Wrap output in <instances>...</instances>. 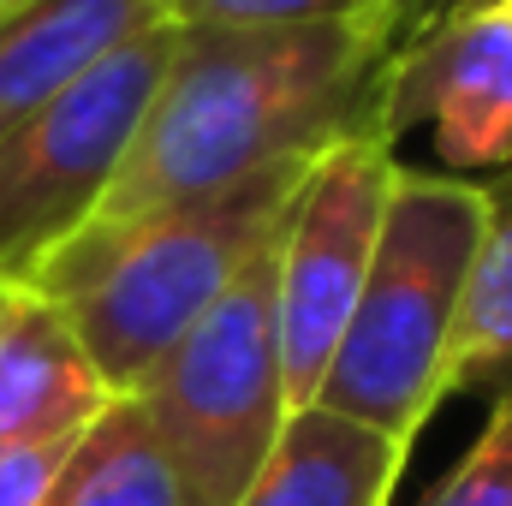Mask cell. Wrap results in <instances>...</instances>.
I'll return each mask as SVG.
<instances>
[{"label":"cell","mask_w":512,"mask_h":506,"mask_svg":"<svg viewBox=\"0 0 512 506\" xmlns=\"http://www.w3.org/2000/svg\"><path fill=\"white\" fill-rule=\"evenodd\" d=\"M179 30L149 24L0 137V286H36L102 209Z\"/></svg>","instance_id":"5b68a950"},{"label":"cell","mask_w":512,"mask_h":506,"mask_svg":"<svg viewBox=\"0 0 512 506\" xmlns=\"http://www.w3.org/2000/svg\"><path fill=\"white\" fill-rule=\"evenodd\" d=\"M423 0H161V24L173 30H304L346 24L376 30L393 48L411 36Z\"/></svg>","instance_id":"4fadbf2b"},{"label":"cell","mask_w":512,"mask_h":506,"mask_svg":"<svg viewBox=\"0 0 512 506\" xmlns=\"http://www.w3.org/2000/svg\"><path fill=\"white\" fill-rule=\"evenodd\" d=\"M78 435L60 441H30V447H0V506H42L54 471L66 465Z\"/></svg>","instance_id":"9a60e30c"},{"label":"cell","mask_w":512,"mask_h":506,"mask_svg":"<svg viewBox=\"0 0 512 506\" xmlns=\"http://www.w3.org/2000/svg\"><path fill=\"white\" fill-rule=\"evenodd\" d=\"M387 54V36L346 24L179 30L143 126L84 233L149 221L376 126Z\"/></svg>","instance_id":"6da1fadb"},{"label":"cell","mask_w":512,"mask_h":506,"mask_svg":"<svg viewBox=\"0 0 512 506\" xmlns=\"http://www.w3.org/2000/svg\"><path fill=\"white\" fill-rule=\"evenodd\" d=\"M423 506H512V417H495Z\"/></svg>","instance_id":"5bb4252c"},{"label":"cell","mask_w":512,"mask_h":506,"mask_svg":"<svg viewBox=\"0 0 512 506\" xmlns=\"http://www.w3.org/2000/svg\"><path fill=\"white\" fill-rule=\"evenodd\" d=\"M405 453L411 447L387 441L370 423L304 405V411H286L239 506H387L405 471Z\"/></svg>","instance_id":"30bf717a"},{"label":"cell","mask_w":512,"mask_h":506,"mask_svg":"<svg viewBox=\"0 0 512 506\" xmlns=\"http://www.w3.org/2000/svg\"><path fill=\"white\" fill-rule=\"evenodd\" d=\"M399 173V149L382 126H364L328 143L274 239V328H280V381L286 411L316 405V387L334 364L370 251L382 233L387 185Z\"/></svg>","instance_id":"8992f818"},{"label":"cell","mask_w":512,"mask_h":506,"mask_svg":"<svg viewBox=\"0 0 512 506\" xmlns=\"http://www.w3.org/2000/svg\"><path fill=\"white\" fill-rule=\"evenodd\" d=\"M489 209H495L489 185L399 161L370 274L358 286L334 364L316 387L322 411L370 423L399 447L417 441V429L441 405V370Z\"/></svg>","instance_id":"3957f363"},{"label":"cell","mask_w":512,"mask_h":506,"mask_svg":"<svg viewBox=\"0 0 512 506\" xmlns=\"http://www.w3.org/2000/svg\"><path fill=\"white\" fill-rule=\"evenodd\" d=\"M274 239L131 393L167 453L179 506H239L286 423Z\"/></svg>","instance_id":"277c9868"},{"label":"cell","mask_w":512,"mask_h":506,"mask_svg":"<svg viewBox=\"0 0 512 506\" xmlns=\"http://www.w3.org/2000/svg\"><path fill=\"white\" fill-rule=\"evenodd\" d=\"M447 393L489 399L495 417H512V185L495 191L483 245L465 280L459 328L441 370V399Z\"/></svg>","instance_id":"7c38bea8"},{"label":"cell","mask_w":512,"mask_h":506,"mask_svg":"<svg viewBox=\"0 0 512 506\" xmlns=\"http://www.w3.org/2000/svg\"><path fill=\"white\" fill-rule=\"evenodd\" d=\"M161 24V0H6L0 6V137L72 90L126 36Z\"/></svg>","instance_id":"9c48e42d"},{"label":"cell","mask_w":512,"mask_h":506,"mask_svg":"<svg viewBox=\"0 0 512 506\" xmlns=\"http://www.w3.org/2000/svg\"><path fill=\"white\" fill-rule=\"evenodd\" d=\"M42 506H179L167 453L131 393H114L72 441Z\"/></svg>","instance_id":"8fae6325"},{"label":"cell","mask_w":512,"mask_h":506,"mask_svg":"<svg viewBox=\"0 0 512 506\" xmlns=\"http://www.w3.org/2000/svg\"><path fill=\"white\" fill-rule=\"evenodd\" d=\"M108 399L66 310L36 286H0V447L78 435Z\"/></svg>","instance_id":"ba28073f"},{"label":"cell","mask_w":512,"mask_h":506,"mask_svg":"<svg viewBox=\"0 0 512 506\" xmlns=\"http://www.w3.org/2000/svg\"><path fill=\"white\" fill-rule=\"evenodd\" d=\"M459 6H483V0H459ZM459 6H453V12H459ZM489 6H512V0H489Z\"/></svg>","instance_id":"e0dca14e"},{"label":"cell","mask_w":512,"mask_h":506,"mask_svg":"<svg viewBox=\"0 0 512 506\" xmlns=\"http://www.w3.org/2000/svg\"><path fill=\"white\" fill-rule=\"evenodd\" d=\"M0 6H6V0H0Z\"/></svg>","instance_id":"ac0fdd59"},{"label":"cell","mask_w":512,"mask_h":506,"mask_svg":"<svg viewBox=\"0 0 512 506\" xmlns=\"http://www.w3.org/2000/svg\"><path fill=\"white\" fill-rule=\"evenodd\" d=\"M310 161L316 155L274 161L197 203L84 233L36 274V292L66 310L108 393H137L173 340L251 268L280 233Z\"/></svg>","instance_id":"7a4b0ae2"},{"label":"cell","mask_w":512,"mask_h":506,"mask_svg":"<svg viewBox=\"0 0 512 506\" xmlns=\"http://www.w3.org/2000/svg\"><path fill=\"white\" fill-rule=\"evenodd\" d=\"M453 6H459V0H423V12H417V24H411V36H417V30H429V24H441V18H447Z\"/></svg>","instance_id":"2e32d148"},{"label":"cell","mask_w":512,"mask_h":506,"mask_svg":"<svg viewBox=\"0 0 512 506\" xmlns=\"http://www.w3.org/2000/svg\"><path fill=\"white\" fill-rule=\"evenodd\" d=\"M376 126L393 149L423 131L447 167L512 161V6H459L405 36L382 66Z\"/></svg>","instance_id":"52a82bcc"}]
</instances>
